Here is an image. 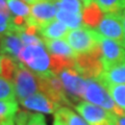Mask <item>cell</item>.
<instances>
[{"mask_svg": "<svg viewBox=\"0 0 125 125\" xmlns=\"http://www.w3.org/2000/svg\"><path fill=\"white\" fill-rule=\"evenodd\" d=\"M19 62L32 70L38 76L52 74L50 70V55L46 51L44 43L24 46L19 56Z\"/></svg>", "mask_w": 125, "mask_h": 125, "instance_id": "obj_1", "label": "cell"}, {"mask_svg": "<svg viewBox=\"0 0 125 125\" xmlns=\"http://www.w3.org/2000/svg\"><path fill=\"white\" fill-rule=\"evenodd\" d=\"M83 99H85L88 102L107 109L117 116L125 115V112L115 103L107 89L98 80V78L87 79V88L83 94Z\"/></svg>", "mask_w": 125, "mask_h": 125, "instance_id": "obj_2", "label": "cell"}, {"mask_svg": "<svg viewBox=\"0 0 125 125\" xmlns=\"http://www.w3.org/2000/svg\"><path fill=\"white\" fill-rule=\"evenodd\" d=\"M65 39L77 54L91 52L100 46V34L85 26L71 29Z\"/></svg>", "mask_w": 125, "mask_h": 125, "instance_id": "obj_3", "label": "cell"}, {"mask_svg": "<svg viewBox=\"0 0 125 125\" xmlns=\"http://www.w3.org/2000/svg\"><path fill=\"white\" fill-rule=\"evenodd\" d=\"M13 83L16 96L18 97V100L20 102L26 99L27 97L38 93V90H40L38 76L31 72L21 62H18V67L16 70Z\"/></svg>", "mask_w": 125, "mask_h": 125, "instance_id": "obj_4", "label": "cell"}, {"mask_svg": "<svg viewBox=\"0 0 125 125\" xmlns=\"http://www.w3.org/2000/svg\"><path fill=\"white\" fill-rule=\"evenodd\" d=\"M75 70L84 79L98 78L103 71L101 45L91 52L79 53L75 57Z\"/></svg>", "mask_w": 125, "mask_h": 125, "instance_id": "obj_5", "label": "cell"}, {"mask_svg": "<svg viewBox=\"0 0 125 125\" xmlns=\"http://www.w3.org/2000/svg\"><path fill=\"white\" fill-rule=\"evenodd\" d=\"M38 76V75H37ZM39 89L45 96L61 106H71L72 102L66 94L61 78L52 73L48 76H38Z\"/></svg>", "mask_w": 125, "mask_h": 125, "instance_id": "obj_6", "label": "cell"}, {"mask_svg": "<svg viewBox=\"0 0 125 125\" xmlns=\"http://www.w3.org/2000/svg\"><path fill=\"white\" fill-rule=\"evenodd\" d=\"M75 109L89 125H115L116 115L94 103L80 101Z\"/></svg>", "mask_w": 125, "mask_h": 125, "instance_id": "obj_7", "label": "cell"}, {"mask_svg": "<svg viewBox=\"0 0 125 125\" xmlns=\"http://www.w3.org/2000/svg\"><path fill=\"white\" fill-rule=\"evenodd\" d=\"M58 76L70 100L79 101V99L83 98V94L87 88V79H84L75 69H66L58 74Z\"/></svg>", "mask_w": 125, "mask_h": 125, "instance_id": "obj_8", "label": "cell"}, {"mask_svg": "<svg viewBox=\"0 0 125 125\" xmlns=\"http://www.w3.org/2000/svg\"><path fill=\"white\" fill-rule=\"evenodd\" d=\"M95 30L102 37L112 39V40L123 44L124 34L122 25V13L104 14Z\"/></svg>", "mask_w": 125, "mask_h": 125, "instance_id": "obj_9", "label": "cell"}, {"mask_svg": "<svg viewBox=\"0 0 125 125\" xmlns=\"http://www.w3.org/2000/svg\"><path fill=\"white\" fill-rule=\"evenodd\" d=\"M100 45L103 70L125 61V47L123 44L100 34Z\"/></svg>", "mask_w": 125, "mask_h": 125, "instance_id": "obj_10", "label": "cell"}, {"mask_svg": "<svg viewBox=\"0 0 125 125\" xmlns=\"http://www.w3.org/2000/svg\"><path fill=\"white\" fill-rule=\"evenodd\" d=\"M56 15V7L54 0H42L31 5L30 16L26 18V24L39 27L44 23L53 20Z\"/></svg>", "mask_w": 125, "mask_h": 125, "instance_id": "obj_11", "label": "cell"}, {"mask_svg": "<svg viewBox=\"0 0 125 125\" xmlns=\"http://www.w3.org/2000/svg\"><path fill=\"white\" fill-rule=\"evenodd\" d=\"M20 103L22 104V106L27 109L37 111L39 113H45V114H55V112L61 107V105L50 100L43 93L33 94L27 97L26 99L22 100Z\"/></svg>", "mask_w": 125, "mask_h": 125, "instance_id": "obj_12", "label": "cell"}, {"mask_svg": "<svg viewBox=\"0 0 125 125\" xmlns=\"http://www.w3.org/2000/svg\"><path fill=\"white\" fill-rule=\"evenodd\" d=\"M23 47L24 44L15 30H10L2 34L1 45H0V53L2 55H7L16 61H19V56Z\"/></svg>", "mask_w": 125, "mask_h": 125, "instance_id": "obj_13", "label": "cell"}, {"mask_svg": "<svg viewBox=\"0 0 125 125\" xmlns=\"http://www.w3.org/2000/svg\"><path fill=\"white\" fill-rule=\"evenodd\" d=\"M98 80L104 87L106 84H125V61L103 70Z\"/></svg>", "mask_w": 125, "mask_h": 125, "instance_id": "obj_14", "label": "cell"}, {"mask_svg": "<svg viewBox=\"0 0 125 125\" xmlns=\"http://www.w3.org/2000/svg\"><path fill=\"white\" fill-rule=\"evenodd\" d=\"M71 30L67 25L61 21L53 19L48 22L44 23L40 26V33L44 39H50V40H55V39H62L66 38L69 31Z\"/></svg>", "mask_w": 125, "mask_h": 125, "instance_id": "obj_15", "label": "cell"}, {"mask_svg": "<svg viewBox=\"0 0 125 125\" xmlns=\"http://www.w3.org/2000/svg\"><path fill=\"white\" fill-rule=\"evenodd\" d=\"M43 43L50 54L70 58H75L77 56V53L70 47L67 41H64L62 39H55V40L43 39Z\"/></svg>", "mask_w": 125, "mask_h": 125, "instance_id": "obj_16", "label": "cell"}, {"mask_svg": "<svg viewBox=\"0 0 125 125\" xmlns=\"http://www.w3.org/2000/svg\"><path fill=\"white\" fill-rule=\"evenodd\" d=\"M83 24L90 27H97L103 17V11L94 0H88L83 3Z\"/></svg>", "mask_w": 125, "mask_h": 125, "instance_id": "obj_17", "label": "cell"}, {"mask_svg": "<svg viewBox=\"0 0 125 125\" xmlns=\"http://www.w3.org/2000/svg\"><path fill=\"white\" fill-rule=\"evenodd\" d=\"M55 19L62 23H64L65 25H67L70 29H76L83 27V15L81 14H75L72 11L62 10V9H57L56 10V15Z\"/></svg>", "mask_w": 125, "mask_h": 125, "instance_id": "obj_18", "label": "cell"}, {"mask_svg": "<svg viewBox=\"0 0 125 125\" xmlns=\"http://www.w3.org/2000/svg\"><path fill=\"white\" fill-rule=\"evenodd\" d=\"M15 123L16 125H47L44 115L29 112H19L15 116Z\"/></svg>", "mask_w": 125, "mask_h": 125, "instance_id": "obj_19", "label": "cell"}, {"mask_svg": "<svg viewBox=\"0 0 125 125\" xmlns=\"http://www.w3.org/2000/svg\"><path fill=\"white\" fill-rule=\"evenodd\" d=\"M75 69V58H70L50 54V70L54 74H60L66 69Z\"/></svg>", "mask_w": 125, "mask_h": 125, "instance_id": "obj_20", "label": "cell"}, {"mask_svg": "<svg viewBox=\"0 0 125 125\" xmlns=\"http://www.w3.org/2000/svg\"><path fill=\"white\" fill-rule=\"evenodd\" d=\"M55 115L60 116L67 123V125H88V123L81 117L76 115L68 106H61L55 112Z\"/></svg>", "mask_w": 125, "mask_h": 125, "instance_id": "obj_21", "label": "cell"}, {"mask_svg": "<svg viewBox=\"0 0 125 125\" xmlns=\"http://www.w3.org/2000/svg\"><path fill=\"white\" fill-rule=\"evenodd\" d=\"M18 61L7 55H1V75L5 79L13 81L16 70L18 67Z\"/></svg>", "mask_w": 125, "mask_h": 125, "instance_id": "obj_22", "label": "cell"}, {"mask_svg": "<svg viewBox=\"0 0 125 125\" xmlns=\"http://www.w3.org/2000/svg\"><path fill=\"white\" fill-rule=\"evenodd\" d=\"M105 88L115 103L125 112V84H106Z\"/></svg>", "mask_w": 125, "mask_h": 125, "instance_id": "obj_23", "label": "cell"}, {"mask_svg": "<svg viewBox=\"0 0 125 125\" xmlns=\"http://www.w3.org/2000/svg\"><path fill=\"white\" fill-rule=\"evenodd\" d=\"M103 13H121L125 10V0H94Z\"/></svg>", "mask_w": 125, "mask_h": 125, "instance_id": "obj_24", "label": "cell"}, {"mask_svg": "<svg viewBox=\"0 0 125 125\" xmlns=\"http://www.w3.org/2000/svg\"><path fill=\"white\" fill-rule=\"evenodd\" d=\"M19 106L16 100H0V121L15 118Z\"/></svg>", "mask_w": 125, "mask_h": 125, "instance_id": "obj_25", "label": "cell"}, {"mask_svg": "<svg viewBox=\"0 0 125 125\" xmlns=\"http://www.w3.org/2000/svg\"><path fill=\"white\" fill-rule=\"evenodd\" d=\"M6 4L9 6L10 13L17 17L27 18L30 16L29 6L25 4L22 0H6Z\"/></svg>", "mask_w": 125, "mask_h": 125, "instance_id": "obj_26", "label": "cell"}, {"mask_svg": "<svg viewBox=\"0 0 125 125\" xmlns=\"http://www.w3.org/2000/svg\"><path fill=\"white\" fill-rule=\"evenodd\" d=\"M56 10L62 9L75 14H81L83 15V6L81 4L80 0H54Z\"/></svg>", "mask_w": 125, "mask_h": 125, "instance_id": "obj_27", "label": "cell"}, {"mask_svg": "<svg viewBox=\"0 0 125 125\" xmlns=\"http://www.w3.org/2000/svg\"><path fill=\"white\" fill-rule=\"evenodd\" d=\"M0 100H16V92L10 80L0 76Z\"/></svg>", "mask_w": 125, "mask_h": 125, "instance_id": "obj_28", "label": "cell"}, {"mask_svg": "<svg viewBox=\"0 0 125 125\" xmlns=\"http://www.w3.org/2000/svg\"><path fill=\"white\" fill-rule=\"evenodd\" d=\"M16 32L18 33L19 38L21 39V41H22L23 44H24V46L34 45V44H42L43 43V40L41 38H39L38 36H34V34L26 33L24 30H18V31H16Z\"/></svg>", "mask_w": 125, "mask_h": 125, "instance_id": "obj_29", "label": "cell"}, {"mask_svg": "<svg viewBox=\"0 0 125 125\" xmlns=\"http://www.w3.org/2000/svg\"><path fill=\"white\" fill-rule=\"evenodd\" d=\"M10 30H13V20L10 17H6L0 13V34H3Z\"/></svg>", "mask_w": 125, "mask_h": 125, "instance_id": "obj_30", "label": "cell"}, {"mask_svg": "<svg viewBox=\"0 0 125 125\" xmlns=\"http://www.w3.org/2000/svg\"><path fill=\"white\" fill-rule=\"evenodd\" d=\"M0 13L3 14L6 17H10V11L7 4H5V2H1L0 1Z\"/></svg>", "mask_w": 125, "mask_h": 125, "instance_id": "obj_31", "label": "cell"}, {"mask_svg": "<svg viewBox=\"0 0 125 125\" xmlns=\"http://www.w3.org/2000/svg\"><path fill=\"white\" fill-rule=\"evenodd\" d=\"M115 125H125V115L115 116Z\"/></svg>", "mask_w": 125, "mask_h": 125, "instance_id": "obj_32", "label": "cell"}, {"mask_svg": "<svg viewBox=\"0 0 125 125\" xmlns=\"http://www.w3.org/2000/svg\"><path fill=\"white\" fill-rule=\"evenodd\" d=\"M53 125H67V123H66L60 116L55 115L54 116V120H53Z\"/></svg>", "mask_w": 125, "mask_h": 125, "instance_id": "obj_33", "label": "cell"}, {"mask_svg": "<svg viewBox=\"0 0 125 125\" xmlns=\"http://www.w3.org/2000/svg\"><path fill=\"white\" fill-rule=\"evenodd\" d=\"M0 125H16L15 118H10V119H6V120L0 121Z\"/></svg>", "mask_w": 125, "mask_h": 125, "instance_id": "obj_34", "label": "cell"}, {"mask_svg": "<svg viewBox=\"0 0 125 125\" xmlns=\"http://www.w3.org/2000/svg\"><path fill=\"white\" fill-rule=\"evenodd\" d=\"M122 25H123V34H124V43H123V45L125 47V10L122 11Z\"/></svg>", "mask_w": 125, "mask_h": 125, "instance_id": "obj_35", "label": "cell"}, {"mask_svg": "<svg viewBox=\"0 0 125 125\" xmlns=\"http://www.w3.org/2000/svg\"><path fill=\"white\" fill-rule=\"evenodd\" d=\"M22 1H24V2H26V3H28V4H34V3H37V2H39V1H42V0H22Z\"/></svg>", "mask_w": 125, "mask_h": 125, "instance_id": "obj_36", "label": "cell"}, {"mask_svg": "<svg viewBox=\"0 0 125 125\" xmlns=\"http://www.w3.org/2000/svg\"><path fill=\"white\" fill-rule=\"evenodd\" d=\"M0 74H1V56H0Z\"/></svg>", "mask_w": 125, "mask_h": 125, "instance_id": "obj_37", "label": "cell"}, {"mask_svg": "<svg viewBox=\"0 0 125 125\" xmlns=\"http://www.w3.org/2000/svg\"><path fill=\"white\" fill-rule=\"evenodd\" d=\"M81 1H83V3H85V2L88 1V0H81Z\"/></svg>", "mask_w": 125, "mask_h": 125, "instance_id": "obj_38", "label": "cell"}, {"mask_svg": "<svg viewBox=\"0 0 125 125\" xmlns=\"http://www.w3.org/2000/svg\"><path fill=\"white\" fill-rule=\"evenodd\" d=\"M0 1H1V2H5L6 0H0Z\"/></svg>", "mask_w": 125, "mask_h": 125, "instance_id": "obj_39", "label": "cell"}, {"mask_svg": "<svg viewBox=\"0 0 125 125\" xmlns=\"http://www.w3.org/2000/svg\"><path fill=\"white\" fill-rule=\"evenodd\" d=\"M0 45H1V38H0Z\"/></svg>", "mask_w": 125, "mask_h": 125, "instance_id": "obj_40", "label": "cell"}]
</instances>
